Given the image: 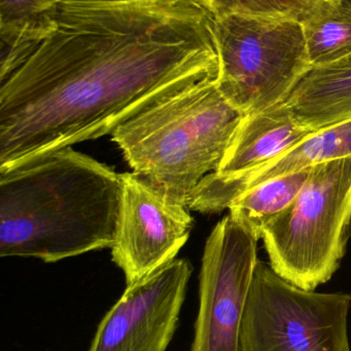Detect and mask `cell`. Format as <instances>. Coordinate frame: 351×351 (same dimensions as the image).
Instances as JSON below:
<instances>
[{
	"mask_svg": "<svg viewBox=\"0 0 351 351\" xmlns=\"http://www.w3.org/2000/svg\"><path fill=\"white\" fill-rule=\"evenodd\" d=\"M284 104L313 132L351 119V53L327 65L311 67Z\"/></svg>",
	"mask_w": 351,
	"mask_h": 351,
	"instance_id": "7c38bea8",
	"label": "cell"
},
{
	"mask_svg": "<svg viewBox=\"0 0 351 351\" xmlns=\"http://www.w3.org/2000/svg\"><path fill=\"white\" fill-rule=\"evenodd\" d=\"M346 158H351V119L313 132L298 145L247 174L234 178L208 174L194 190L188 208L222 212L239 195L264 182Z\"/></svg>",
	"mask_w": 351,
	"mask_h": 351,
	"instance_id": "30bf717a",
	"label": "cell"
},
{
	"mask_svg": "<svg viewBox=\"0 0 351 351\" xmlns=\"http://www.w3.org/2000/svg\"><path fill=\"white\" fill-rule=\"evenodd\" d=\"M313 132L295 119L284 103L241 119L218 170V178L247 174L298 145Z\"/></svg>",
	"mask_w": 351,
	"mask_h": 351,
	"instance_id": "8fae6325",
	"label": "cell"
},
{
	"mask_svg": "<svg viewBox=\"0 0 351 351\" xmlns=\"http://www.w3.org/2000/svg\"><path fill=\"white\" fill-rule=\"evenodd\" d=\"M121 184L111 258L129 286L175 260L189 239L194 220L187 206L170 202L139 175L124 173Z\"/></svg>",
	"mask_w": 351,
	"mask_h": 351,
	"instance_id": "ba28073f",
	"label": "cell"
},
{
	"mask_svg": "<svg viewBox=\"0 0 351 351\" xmlns=\"http://www.w3.org/2000/svg\"><path fill=\"white\" fill-rule=\"evenodd\" d=\"M243 117L210 78L128 119L111 139L135 174L188 208L198 184L218 170Z\"/></svg>",
	"mask_w": 351,
	"mask_h": 351,
	"instance_id": "3957f363",
	"label": "cell"
},
{
	"mask_svg": "<svg viewBox=\"0 0 351 351\" xmlns=\"http://www.w3.org/2000/svg\"><path fill=\"white\" fill-rule=\"evenodd\" d=\"M343 0H206L214 16L239 14L294 21L305 25L337 10Z\"/></svg>",
	"mask_w": 351,
	"mask_h": 351,
	"instance_id": "9a60e30c",
	"label": "cell"
},
{
	"mask_svg": "<svg viewBox=\"0 0 351 351\" xmlns=\"http://www.w3.org/2000/svg\"><path fill=\"white\" fill-rule=\"evenodd\" d=\"M61 0H0V80L53 29Z\"/></svg>",
	"mask_w": 351,
	"mask_h": 351,
	"instance_id": "4fadbf2b",
	"label": "cell"
},
{
	"mask_svg": "<svg viewBox=\"0 0 351 351\" xmlns=\"http://www.w3.org/2000/svg\"><path fill=\"white\" fill-rule=\"evenodd\" d=\"M311 169L275 178L247 190L231 202L229 214L259 241L266 227L292 206Z\"/></svg>",
	"mask_w": 351,
	"mask_h": 351,
	"instance_id": "5bb4252c",
	"label": "cell"
},
{
	"mask_svg": "<svg viewBox=\"0 0 351 351\" xmlns=\"http://www.w3.org/2000/svg\"><path fill=\"white\" fill-rule=\"evenodd\" d=\"M258 241L230 214L212 229L202 257L190 351H241L243 315L259 262Z\"/></svg>",
	"mask_w": 351,
	"mask_h": 351,
	"instance_id": "52a82bcc",
	"label": "cell"
},
{
	"mask_svg": "<svg viewBox=\"0 0 351 351\" xmlns=\"http://www.w3.org/2000/svg\"><path fill=\"white\" fill-rule=\"evenodd\" d=\"M351 294L303 290L259 261L241 326V351H351Z\"/></svg>",
	"mask_w": 351,
	"mask_h": 351,
	"instance_id": "8992f818",
	"label": "cell"
},
{
	"mask_svg": "<svg viewBox=\"0 0 351 351\" xmlns=\"http://www.w3.org/2000/svg\"><path fill=\"white\" fill-rule=\"evenodd\" d=\"M121 174L70 147L0 172V256L54 263L113 247Z\"/></svg>",
	"mask_w": 351,
	"mask_h": 351,
	"instance_id": "7a4b0ae2",
	"label": "cell"
},
{
	"mask_svg": "<svg viewBox=\"0 0 351 351\" xmlns=\"http://www.w3.org/2000/svg\"><path fill=\"white\" fill-rule=\"evenodd\" d=\"M192 274L187 259H175L127 286L99 324L89 351H166Z\"/></svg>",
	"mask_w": 351,
	"mask_h": 351,
	"instance_id": "9c48e42d",
	"label": "cell"
},
{
	"mask_svg": "<svg viewBox=\"0 0 351 351\" xmlns=\"http://www.w3.org/2000/svg\"><path fill=\"white\" fill-rule=\"evenodd\" d=\"M342 4H343L346 8H350V10H351V0H343V1H342Z\"/></svg>",
	"mask_w": 351,
	"mask_h": 351,
	"instance_id": "e0dca14e",
	"label": "cell"
},
{
	"mask_svg": "<svg viewBox=\"0 0 351 351\" xmlns=\"http://www.w3.org/2000/svg\"><path fill=\"white\" fill-rule=\"evenodd\" d=\"M218 90L242 114L286 102L311 68L304 27L259 16H214Z\"/></svg>",
	"mask_w": 351,
	"mask_h": 351,
	"instance_id": "5b68a950",
	"label": "cell"
},
{
	"mask_svg": "<svg viewBox=\"0 0 351 351\" xmlns=\"http://www.w3.org/2000/svg\"><path fill=\"white\" fill-rule=\"evenodd\" d=\"M194 1L199 2V3L203 4V5L205 6L206 0H194Z\"/></svg>",
	"mask_w": 351,
	"mask_h": 351,
	"instance_id": "ac0fdd59",
	"label": "cell"
},
{
	"mask_svg": "<svg viewBox=\"0 0 351 351\" xmlns=\"http://www.w3.org/2000/svg\"><path fill=\"white\" fill-rule=\"evenodd\" d=\"M304 27L311 67L327 65L351 53V10L343 4Z\"/></svg>",
	"mask_w": 351,
	"mask_h": 351,
	"instance_id": "2e32d148",
	"label": "cell"
},
{
	"mask_svg": "<svg viewBox=\"0 0 351 351\" xmlns=\"http://www.w3.org/2000/svg\"><path fill=\"white\" fill-rule=\"evenodd\" d=\"M351 225V158L321 162L292 206L263 237L270 266L303 290L331 280L346 255Z\"/></svg>",
	"mask_w": 351,
	"mask_h": 351,
	"instance_id": "277c9868",
	"label": "cell"
},
{
	"mask_svg": "<svg viewBox=\"0 0 351 351\" xmlns=\"http://www.w3.org/2000/svg\"><path fill=\"white\" fill-rule=\"evenodd\" d=\"M214 25L194 0H61L51 32L0 80V172L216 78Z\"/></svg>",
	"mask_w": 351,
	"mask_h": 351,
	"instance_id": "6da1fadb",
	"label": "cell"
}]
</instances>
